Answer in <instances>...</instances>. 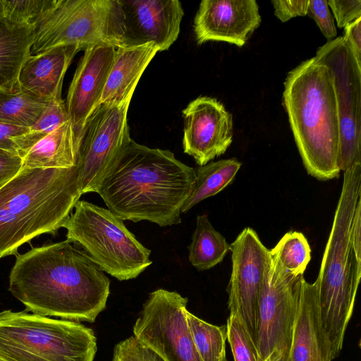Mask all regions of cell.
<instances>
[{"instance_id": "cell-1", "label": "cell", "mask_w": 361, "mask_h": 361, "mask_svg": "<svg viewBox=\"0 0 361 361\" xmlns=\"http://www.w3.org/2000/svg\"><path fill=\"white\" fill-rule=\"evenodd\" d=\"M75 245L66 239L17 255L8 290L28 311L92 323L105 309L110 280Z\"/></svg>"}, {"instance_id": "cell-2", "label": "cell", "mask_w": 361, "mask_h": 361, "mask_svg": "<svg viewBox=\"0 0 361 361\" xmlns=\"http://www.w3.org/2000/svg\"><path fill=\"white\" fill-rule=\"evenodd\" d=\"M195 179V169L172 152L131 139L108 168L96 192L123 221H147L166 227L181 222V208Z\"/></svg>"}, {"instance_id": "cell-3", "label": "cell", "mask_w": 361, "mask_h": 361, "mask_svg": "<svg viewBox=\"0 0 361 361\" xmlns=\"http://www.w3.org/2000/svg\"><path fill=\"white\" fill-rule=\"evenodd\" d=\"M361 278V163L344 171L316 281L322 328L332 360L340 353Z\"/></svg>"}, {"instance_id": "cell-4", "label": "cell", "mask_w": 361, "mask_h": 361, "mask_svg": "<svg viewBox=\"0 0 361 361\" xmlns=\"http://www.w3.org/2000/svg\"><path fill=\"white\" fill-rule=\"evenodd\" d=\"M283 104L307 173L321 180L338 177L340 121L330 69L314 57L288 73Z\"/></svg>"}, {"instance_id": "cell-5", "label": "cell", "mask_w": 361, "mask_h": 361, "mask_svg": "<svg viewBox=\"0 0 361 361\" xmlns=\"http://www.w3.org/2000/svg\"><path fill=\"white\" fill-rule=\"evenodd\" d=\"M81 196L76 165L23 168L0 188V259L39 235L55 234Z\"/></svg>"}, {"instance_id": "cell-6", "label": "cell", "mask_w": 361, "mask_h": 361, "mask_svg": "<svg viewBox=\"0 0 361 361\" xmlns=\"http://www.w3.org/2000/svg\"><path fill=\"white\" fill-rule=\"evenodd\" d=\"M97 338L78 322L0 312V361H93Z\"/></svg>"}, {"instance_id": "cell-7", "label": "cell", "mask_w": 361, "mask_h": 361, "mask_svg": "<svg viewBox=\"0 0 361 361\" xmlns=\"http://www.w3.org/2000/svg\"><path fill=\"white\" fill-rule=\"evenodd\" d=\"M63 228L92 261L118 281L137 278L152 263L151 250L109 209L79 200Z\"/></svg>"}, {"instance_id": "cell-8", "label": "cell", "mask_w": 361, "mask_h": 361, "mask_svg": "<svg viewBox=\"0 0 361 361\" xmlns=\"http://www.w3.org/2000/svg\"><path fill=\"white\" fill-rule=\"evenodd\" d=\"M118 0H54L34 29L32 55L59 47L79 50L99 44L121 47Z\"/></svg>"}, {"instance_id": "cell-9", "label": "cell", "mask_w": 361, "mask_h": 361, "mask_svg": "<svg viewBox=\"0 0 361 361\" xmlns=\"http://www.w3.org/2000/svg\"><path fill=\"white\" fill-rule=\"evenodd\" d=\"M314 58L331 71L340 121L339 167L361 163V67L343 37L319 47Z\"/></svg>"}, {"instance_id": "cell-10", "label": "cell", "mask_w": 361, "mask_h": 361, "mask_svg": "<svg viewBox=\"0 0 361 361\" xmlns=\"http://www.w3.org/2000/svg\"><path fill=\"white\" fill-rule=\"evenodd\" d=\"M188 302L176 291H152L133 325V336L164 361H202L187 324Z\"/></svg>"}, {"instance_id": "cell-11", "label": "cell", "mask_w": 361, "mask_h": 361, "mask_svg": "<svg viewBox=\"0 0 361 361\" xmlns=\"http://www.w3.org/2000/svg\"><path fill=\"white\" fill-rule=\"evenodd\" d=\"M302 277L286 270L270 250L258 306L255 346L259 361H264L275 350H290Z\"/></svg>"}, {"instance_id": "cell-12", "label": "cell", "mask_w": 361, "mask_h": 361, "mask_svg": "<svg viewBox=\"0 0 361 361\" xmlns=\"http://www.w3.org/2000/svg\"><path fill=\"white\" fill-rule=\"evenodd\" d=\"M130 102L100 104L87 120L76 164L82 195L96 192L109 166L131 140L127 118Z\"/></svg>"}, {"instance_id": "cell-13", "label": "cell", "mask_w": 361, "mask_h": 361, "mask_svg": "<svg viewBox=\"0 0 361 361\" xmlns=\"http://www.w3.org/2000/svg\"><path fill=\"white\" fill-rule=\"evenodd\" d=\"M229 250L232 271L227 289L228 309L241 320L255 344L259 300L270 250L247 227L229 245Z\"/></svg>"}, {"instance_id": "cell-14", "label": "cell", "mask_w": 361, "mask_h": 361, "mask_svg": "<svg viewBox=\"0 0 361 361\" xmlns=\"http://www.w3.org/2000/svg\"><path fill=\"white\" fill-rule=\"evenodd\" d=\"M182 113L184 153L201 166L226 152L233 141V117L219 101L199 97Z\"/></svg>"}, {"instance_id": "cell-15", "label": "cell", "mask_w": 361, "mask_h": 361, "mask_svg": "<svg viewBox=\"0 0 361 361\" xmlns=\"http://www.w3.org/2000/svg\"><path fill=\"white\" fill-rule=\"evenodd\" d=\"M123 18L121 47L154 42L166 51L177 39L184 11L178 0H118Z\"/></svg>"}, {"instance_id": "cell-16", "label": "cell", "mask_w": 361, "mask_h": 361, "mask_svg": "<svg viewBox=\"0 0 361 361\" xmlns=\"http://www.w3.org/2000/svg\"><path fill=\"white\" fill-rule=\"evenodd\" d=\"M116 52V47L108 44L90 47L75 71L65 103L80 140L87 120L99 106Z\"/></svg>"}, {"instance_id": "cell-17", "label": "cell", "mask_w": 361, "mask_h": 361, "mask_svg": "<svg viewBox=\"0 0 361 361\" xmlns=\"http://www.w3.org/2000/svg\"><path fill=\"white\" fill-rule=\"evenodd\" d=\"M261 20L255 0H203L194 20L196 42H225L240 47Z\"/></svg>"}, {"instance_id": "cell-18", "label": "cell", "mask_w": 361, "mask_h": 361, "mask_svg": "<svg viewBox=\"0 0 361 361\" xmlns=\"http://www.w3.org/2000/svg\"><path fill=\"white\" fill-rule=\"evenodd\" d=\"M290 361H332L319 315L317 282L300 283L289 350Z\"/></svg>"}, {"instance_id": "cell-19", "label": "cell", "mask_w": 361, "mask_h": 361, "mask_svg": "<svg viewBox=\"0 0 361 361\" xmlns=\"http://www.w3.org/2000/svg\"><path fill=\"white\" fill-rule=\"evenodd\" d=\"M79 51L75 47L67 46L32 54L20 71V89L48 101L61 98L65 74Z\"/></svg>"}, {"instance_id": "cell-20", "label": "cell", "mask_w": 361, "mask_h": 361, "mask_svg": "<svg viewBox=\"0 0 361 361\" xmlns=\"http://www.w3.org/2000/svg\"><path fill=\"white\" fill-rule=\"evenodd\" d=\"M159 51L154 42L116 48L99 105L130 102L142 75Z\"/></svg>"}, {"instance_id": "cell-21", "label": "cell", "mask_w": 361, "mask_h": 361, "mask_svg": "<svg viewBox=\"0 0 361 361\" xmlns=\"http://www.w3.org/2000/svg\"><path fill=\"white\" fill-rule=\"evenodd\" d=\"M34 27L0 18V90H20V71L32 55Z\"/></svg>"}, {"instance_id": "cell-22", "label": "cell", "mask_w": 361, "mask_h": 361, "mask_svg": "<svg viewBox=\"0 0 361 361\" xmlns=\"http://www.w3.org/2000/svg\"><path fill=\"white\" fill-rule=\"evenodd\" d=\"M80 140L69 120L26 152L23 168H72L77 164Z\"/></svg>"}, {"instance_id": "cell-23", "label": "cell", "mask_w": 361, "mask_h": 361, "mask_svg": "<svg viewBox=\"0 0 361 361\" xmlns=\"http://www.w3.org/2000/svg\"><path fill=\"white\" fill-rule=\"evenodd\" d=\"M241 163L235 158L210 161L197 167L192 192L181 208L187 213L201 201L216 195L234 180Z\"/></svg>"}, {"instance_id": "cell-24", "label": "cell", "mask_w": 361, "mask_h": 361, "mask_svg": "<svg viewBox=\"0 0 361 361\" xmlns=\"http://www.w3.org/2000/svg\"><path fill=\"white\" fill-rule=\"evenodd\" d=\"M190 263L197 270H208L221 262L229 250L225 238L216 231L207 214L197 216L196 226L188 247Z\"/></svg>"}, {"instance_id": "cell-25", "label": "cell", "mask_w": 361, "mask_h": 361, "mask_svg": "<svg viewBox=\"0 0 361 361\" xmlns=\"http://www.w3.org/2000/svg\"><path fill=\"white\" fill-rule=\"evenodd\" d=\"M48 102L20 89L14 92L0 90V122L27 128L37 121Z\"/></svg>"}, {"instance_id": "cell-26", "label": "cell", "mask_w": 361, "mask_h": 361, "mask_svg": "<svg viewBox=\"0 0 361 361\" xmlns=\"http://www.w3.org/2000/svg\"><path fill=\"white\" fill-rule=\"evenodd\" d=\"M186 320L196 350L202 361H227L226 326H218L198 318L188 310Z\"/></svg>"}, {"instance_id": "cell-27", "label": "cell", "mask_w": 361, "mask_h": 361, "mask_svg": "<svg viewBox=\"0 0 361 361\" xmlns=\"http://www.w3.org/2000/svg\"><path fill=\"white\" fill-rule=\"evenodd\" d=\"M69 121L66 103L62 98L49 101L37 121L20 135L12 137L20 157H23L39 140Z\"/></svg>"}, {"instance_id": "cell-28", "label": "cell", "mask_w": 361, "mask_h": 361, "mask_svg": "<svg viewBox=\"0 0 361 361\" xmlns=\"http://www.w3.org/2000/svg\"><path fill=\"white\" fill-rule=\"evenodd\" d=\"M272 250L281 265L297 276L303 275L311 260L310 245L301 232L286 233Z\"/></svg>"}, {"instance_id": "cell-29", "label": "cell", "mask_w": 361, "mask_h": 361, "mask_svg": "<svg viewBox=\"0 0 361 361\" xmlns=\"http://www.w3.org/2000/svg\"><path fill=\"white\" fill-rule=\"evenodd\" d=\"M226 336L234 361H259L255 344L236 315L230 314L227 319Z\"/></svg>"}, {"instance_id": "cell-30", "label": "cell", "mask_w": 361, "mask_h": 361, "mask_svg": "<svg viewBox=\"0 0 361 361\" xmlns=\"http://www.w3.org/2000/svg\"><path fill=\"white\" fill-rule=\"evenodd\" d=\"M54 0H1L4 17L34 27Z\"/></svg>"}, {"instance_id": "cell-31", "label": "cell", "mask_w": 361, "mask_h": 361, "mask_svg": "<svg viewBox=\"0 0 361 361\" xmlns=\"http://www.w3.org/2000/svg\"><path fill=\"white\" fill-rule=\"evenodd\" d=\"M112 361L164 360L135 336H132L120 341L115 345Z\"/></svg>"}, {"instance_id": "cell-32", "label": "cell", "mask_w": 361, "mask_h": 361, "mask_svg": "<svg viewBox=\"0 0 361 361\" xmlns=\"http://www.w3.org/2000/svg\"><path fill=\"white\" fill-rule=\"evenodd\" d=\"M317 23L328 42L336 38V27L327 1L309 0L307 13Z\"/></svg>"}, {"instance_id": "cell-33", "label": "cell", "mask_w": 361, "mask_h": 361, "mask_svg": "<svg viewBox=\"0 0 361 361\" xmlns=\"http://www.w3.org/2000/svg\"><path fill=\"white\" fill-rule=\"evenodd\" d=\"M327 4L340 28L361 18L360 0H328Z\"/></svg>"}, {"instance_id": "cell-34", "label": "cell", "mask_w": 361, "mask_h": 361, "mask_svg": "<svg viewBox=\"0 0 361 361\" xmlns=\"http://www.w3.org/2000/svg\"><path fill=\"white\" fill-rule=\"evenodd\" d=\"M273 5L274 15L282 23L297 16H305L307 13L309 0H274Z\"/></svg>"}, {"instance_id": "cell-35", "label": "cell", "mask_w": 361, "mask_h": 361, "mask_svg": "<svg viewBox=\"0 0 361 361\" xmlns=\"http://www.w3.org/2000/svg\"><path fill=\"white\" fill-rule=\"evenodd\" d=\"M23 168V158L18 154L0 149V188L14 178Z\"/></svg>"}, {"instance_id": "cell-36", "label": "cell", "mask_w": 361, "mask_h": 361, "mask_svg": "<svg viewBox=\"0 0 361 361\" xmlns=\"http://www.w3.org/2000/svg\"><path fill=\"white\" fill-rule=\"evenodd\" d=\"M344 28L343 37L352 50L358 66L361 67V18Z\"/></svg>"}, {"instance_id": "cell-37", "label": "cell", "mask_w": 361, "mask_h": 361, "mask_svg": "<svg viewBox=\"0 0 361 361\" xmlns=\"http://www.w3.org/2000/svg\"><path fill=\"white\" fill-rule=\"evenodd\" d=\"M27 128L0 122V149L19 154L12 137L25 133Z\"/></svg>"}, {"instance_id": "cell-38", "label": "cell", "mask_w": 361, "mask_h": 361, "mask_svg": "<svg viewBox=\"0 0 361 361\" xmlns=\"http://www.w3.org/2000/svg\"><path fill=\"white\" fill-rule=\"evenodd\" d=\"M264 361H290L288 350H274Z\"/></svg>"}, {"instance_id": "cell-39", "label": "cell", "mask_w": 361, "mask_h": 361, "mask_svg": "<svg viewBox=\"0 0 361 361\" xmlns=\"http://www.w3.org/2000/svg\"><path fill=\"white\" fill-rule=\"evenodd\" d=\"M4 16V8L1 0H0V18H3Z\"/></svg>"}]
</instances>
